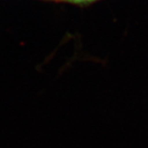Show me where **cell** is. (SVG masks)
Listing matches in <instances>:
<instances>
[{
	"instance_id": "cell-1",
	"label": "cell",
	"mask_w": 148,
	"mask_h": 148,
	"mask_svg": "<svg viewBox=\"0 0 148 148\" xmlns=\"http://www.w3.org/2000/svg\"><path fill=\"white\" fill-rule=\"evenodd\" d=\"M66 1L75 2V3H86V2H92L95 1V0H66Z\"/></svg>"
}]
</instances>
